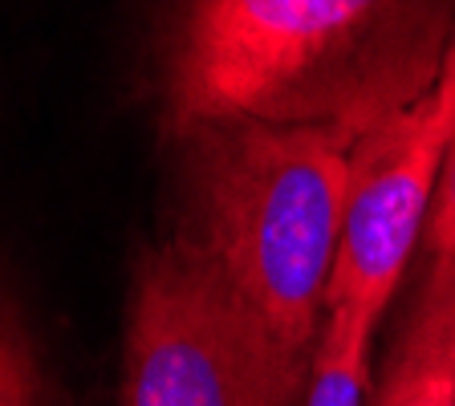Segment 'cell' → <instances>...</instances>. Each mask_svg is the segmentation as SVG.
<instances>
[{
	"label": "cell",
	"mask_w": 455,
	"mask_h": 406,
	"mask_svg": "<svg viewBox=\"0 0 455 406\" xmlns=\"http://www.w3.org/2000/svg\"><path fill=\"white\" fill-rule=\"evenodd\" d=\"M370 406H455V358L395 341Z\"/></svg>",
	"instance_id": "7"
},
{
	"label": "cell",
	"mask_w": 455,
	"mask_h": 406,
	"mask_svg": "<svg viewBox=\"0 0 455 406\" xmlns=\"http://www.w3.org/2000/svg\"><path fill=\"white\" fill-rule=\"evenodd\" d=\"M455 131V77L443 74L423 102L362 134L350 151V191L325 317L346 313L379 330L415 248L423 244L439 171Z\"/></svg>",
	"instance_id": "4"
},
{
	"label": "cell",
	"mask_w": 455,
	"mask_h": 406,
	"mask_svg": "<svg viewBox=\"0 0 455 406\" xmlns=\"http://www.w3.org/2000/svg\"><path fill=\"white\" fill-rule=\"evenodd\" d=\"M0 406H69L45 346L9 284H0Z\"/></svg>",
	"instance_id": "5"
},
{
	"label": "cell",
	"mask_w": 455,
	"mask_h": 406,
	"mask_svg": "<svg viewBox=\"0 0 455 406\" xmlns=\"http://www.w3.org/2000/svg\"><path fill=\"white\" fill-rule=\"evenodd\" d=\"M370 338H374V330L358 317H346V313L325 317L305 406H366Z\"/></svg>",
	"instance_id": "6"
},
{
	"label": "cell",
	"mask_w": 455,
	"mask_h": 406,
	"mask_svg": "<svg viewBox=\"0 0 455 406\" xmlns=\"http://www.w3.org/2000/svg\"><path fill=\"white\" fill-rule=\"evenodd\" d=\"M403 325H415V330H427V333H435V338H447V341H451V350H455V301L415 297Z\"/></svg>",
	"instance_id": "9"
},
{
	"label": "cell",
	"mask_w": 455,
	"mask_h": 406,
	"mask_svg": "<svg viewBox=\"0 0 455 406\" xmlns=\"http://www.w3.org/2000/svg\"><path fill=\"white\" fill-rule=\"evenodd\" d=\"M443 74L455 77V37H451V49H447V61H443Z\"/></svg>",
	"instance_id": "10"
},
{
	"label": "cell",
	"mask_w": 455,
	"mask_h": 406,
	"mask_svg": "<svg viewBox=\"0 0 455 406\" xmlns=\"http://www.w3.org/2000/svg\"><path fill=\"white\" fill-rule=\"evenodd\" d=\"M423 252H427V268L415 297L455 301V131L451 142H447L443 171H439L435 203H431V216H427Z\"/></svg>",
	"instance_id": "8"
},
{
	"label": "cell",
	"mask_w": 455,
	"mask_h": 406,
	"mask_svg": "<svg viewBox=\"0 0 455 406\" xmlns=\"http://www.w3.org/2000/svg\"><path fill=\"white\" fill-rule=\"evenodd\" d=\"M175 147L180 224L171 236L216 268L281 350L313 362L354 142L317 126L220 123Z\"/></svg>",
	"instance_id": "2"
},
{
	"label": "cell",
	"mask_w": 455,
	"mask_h": 406,
	"mask_svg": "<svg viewBox=\"0 0 455 406\" xmlns=\"http://www.w3.org/2000/svg\"><path fill=\"white\" fill-rule=\"evenodd\" d=\"M309 378L199 252L167 236L139 260L118 406H305Z\"/></svg>",
	"instance_id": "3"
},
{
	"label": "cell",
	"mask_w": 455,
	"mask_h": 406,
	"mask_svg": "<svg viewBox=\"0 0 455 406\" xmlns=\"http://www.w3.org/2000/svg\"><path fill=\"white\" fill-rule=\"evenodd\" d=\"M455 0H171L151 98L171 142L199 126H317L358 142L443 77Z\"/></svg>",
	"instance_id": "1"
}]
</instances>
